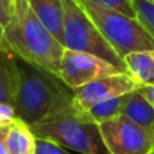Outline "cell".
I'll list each match as a JSON object with an SVG mask.
<instances>
[{
    "mask_svg": "<svg viewBox=\"0 0 154 154\" xmlns=\"http://www.w3.org/2000/svg\"><path fill=\"white\" fill-rule=\"evenodd\" d=\"M15 119H18L15 108L10 104L0 102V127H6Z\"/></svg>",
    "mask_w": 154,
    "mask_h": 154,
    "instance_id": "cell-18",
    "label": "cell"
},
{
    "mask_svg": "<svg viewBox=\"0 0 154 154\" xmlns=\"http://www.w3.org/2000/svg\"><path fill=\"white\" fill-rule=\"evenodd\" d=\"M132 3L138 22L154 38V0H132Z\"/></svg>",
    "mask_w": 154,
    "mask_h": 154,
    "instance_id": "cell-15",
    "label": "cell"
},
{
    "mask_svg": "<svg viewBox=\"0 0 154 154\" xmlns=\"http://www.w3.org/2000/svg\"><path fill=\"white\" fill-rule=\"evenodd\" d=\"M64 48L96 55L128 72L124 59L112 48L106 38L76 0H63Z\"/></svg>",
    "mask_w": 154,
    "mask_h": 154,
    "instance_id": "cell-4",
    "label": "cell"
},
{
    "mask_svg": "<svg viewBox=\"0 0 154 154\" xmlns=\"http://www.w3.org/2000/svg\"><path fill=\"white\" fill-rule=\"evenodd\" d=\"M7 127V125H6ZM6 127H0V154H10L7 150L6 140H4V134H6Z\"/></svg>",
    "mask_w": 154,
    "mask_h": 154,
    "instance_id": "cell-21",
    "label": "cell"
},
{
    "mask_svg": "<svg viewBox=\"0 0 154 154\" xmlns=\"http://www.w3.org/2000/svg\"><path fill=\"white\" fill-rule=\"evenodd\" d=\"M102 139L111 154H150L154 149V131L143 128L124 115L100 123Z\"/></svg>",
    "mask_w": 154,
    "mask_h": 154,
    "instance_id": "cell-6",
    "label": "cell"
},
{
    "mask_svg": "<svg viewBox=\"0 0 154 154\" xmlns=\"http://www.w3.org/2000/svg\"><path fill=\"white\" fill-rule=\"evenodd\" d=\"M120 113L140 127L154 131V106L139 90L125 94Z\"/></svg>",
    "mask_w": 154,
    "mask_h": 154,
    "instance_id": "cell-12",
    "label": "cell"
},
{
    "mask_svg": "<svg viewBox=\"0 0 154 154\" xmlns=\"http://www.w3.org/2000/svg\"><path fill=\"white\" fill-rule=\"evenodd\" d=\"M93 2H96L104 8L112 10V11L120 12L125 17L137 19V11H135L132 0H93Z\"/></svg>",
    "mask_w": 154,
    "mask_h": 154,
    "instance_id": "cell-16",
    "label": "cell"
},
{
    "mask_svg": "<svg viewBox=\"0 0 154 154\" xmlns=\"http://www.w3.org/2000/svg\"><path fill=\"white\" fill-rule=\"evenodd\" d=\"M27 2H30V0H27Z\"/></svg>",
    "mask_w": 154,
    "mask_h": 154,
    "instance_id": "cell-25",
    "label": "cell"
},
{
    "mask_svg": "<svg viewBox=\"0 0 154 154\" xmlns=\"http://www.w3.org/2000/svg\"><path fill=\"white\" fill-rule=\"evenodd\" d=\"M12 10H14L12 0H0V25L3 29L11 19Z\"/></svg>",
    "mask_w": 154,
    "mask_h": 154,
    "instance_id": "cell-19",
    "label": "cell"
},
{
    "mask_svg": "<svg viewBox=\"0 0 154 154\" xmlns=\"http://www.w3.org/2000/svg\"><path fill=\"white\" fill-rule=\"evenodd\" d=\"M18 89L14 108L18 119L35 124L72 104L74 90L56 74L18 56Z\"/></svg>",
    "mask_w": 154,
    "mask_h": 154,
    "instance_id": "cell-2",
    "label": "cell"
},
{
    "mask_svg": "<svg viewBox=\"0 0 154 154\" xmlns=\"http://www.w3.org/2000/svg\"><path fill=\"white\" fill-rule=\"evenodd\" d=\"M142 85L128 72H119L89 82L74 89L72 105L79 111H89L93 105L115 97L125 96L134 90H139Z\"/></svg>",
    "mask_w": 154,
    "mask_h": 154,
    "instance_id": "cell-8",
    "label": "cell"
},
{
    "mask_svg": "<svg viewBox=\"0 0 154 154\" xmlns=\"http://www.w3.org/2000/svg\"><path fill=\"white\" fill-rule=\"evenodd\" d=\"M29 3L38 19L64 45L63 0H30Z\"/></svg>",
    "mask_w": 154,
    "mask_h": 154,
    "instance_id": "cell-10",
    "label": "cell"
},
{
    "mask_svg": "<svg viewBox=\"0 0 154 154\" xmlns=\"http://www.w3.org/2000/svg\"><path fill=\"white\" fill-rule=\"evenodd\" d=\"M34 154H71V153L68 151V149L63 147V146L52 142V140L37 138Z\"/></svg>",
    "mask_w": 154,
    "mask_h": 154,
    "instance_id": "cell-17",
    "label": "cell"
},
{
    "mask_svg": "<svg viewBox=\"0 0 154 154\" xmlns=\"http://www.w3.org/2000/svg\"><path fill=\"white\" fill-rule=\"evenodd\" d=\"M123 101H124V96L115 97V98L106 100V101H102V102H98V104L93 105V106L86 112L89 113V116H90L94 122L100 124V123L106 122V120L120 115Z\"/></svg>",
    "mask_w": 154,
    "mask_h": 154,
    "instance_id": "cell-14",
    "label": "cell"
},
{
    "mask_svg": "<svg viewBox=\"0 0 154 154\" xmlns=\"http://www.w3.org/2000/svg\"><path fill=\"white\" fill-rule=\"evenodd\" d=\"M139 91L150 101V104L154 106V86H142Z\"/></svg>",
    "mask_w": 154,
    "mask_h": 154,
    "instance_id": "cell-20",
    "label": "cell"
},
{
    "mask_svg": "<svg viewBox=\"0 0 154 154\" xmlns=\"http://www.w3.org/2000/svg\"><path fill=\"white\" fill-rule=\"evenodd\" d=\"M106 41L122 57L137 51L154 49V38L138 19L101 7L93 0H76Z\"/></svg>",
    "mask_w": 154,
    "mask_h": 154,
    "instance_id": "cell-5",
    "label": "cell"
},
{
    "mask_svg": "<svg viewBox=\"0 0 154 154\" xmlns=\"http://www.w3.org/2000/svg\"><path fill=\"white\" fill-rule=\"evenodd\" d=\"M123 59L128 74L135 81L142 86H154V49L131 52Z\"/></svg>",
    "mask_w": 154,
    "mask_h": 154,
    "instance_id": "cell-13",
    "label": "cell"
},
{
    "mask_svg": "<svg viewBox=\"0 0 154 154\" xmlns=\"http://www.w3.org/2000/svg\"><path fill=\"white\" fill-rule=\"evenodd\" d=\"M7 150L10 154H34L37 137L27 123L15 119L6 127L4 134Z\"/></svg>",
    "mask_w": 154,
    "mask_h": 154,
    "instance_id": "cell-11",
    "label": "cell"
},
{
    "mask_svg": "<svg viewBox=\"0 0 154 154\" xmlns=\"http://www.w3.org/2000/svg\"><path fill=\"white\" fill-rule=\"evenodd\" d=\"M153 153H154V149H153Z\"/></svg>",
    "mask_w": 154,
    "mask_h": 154,
    "instance_id": "cell-24",
    "label": "cell"
},
{
    "mask_svg": "<svg viewBox=\"0 0 154 154\" xmlns=\"http://www.w3.org/2000/svg\"><path fill=\"white\" fill-rule=\"evenodd\" d=\"M18 56L0 44V102L14 106L18 89Z\"/></svg>",
    "mask_w": 154,
    "mask_h": 154,
    "instance_id": "cell-9",
    "label": "cell"
},
{
    "mask_svg": "<svg viewBox=\"0 0 154 154\" xmlns=\"http://www.w3.org/2000/svg\"><path fill=\"white\" fill-rule=\"evenodd\" d=\"M14 10L3 29V45L20 59L59 75L64 45L37 18L27 0H12Z\"/></svg>",
    "mask_w": 154,
    "mask_h": 154,
    "instance_id": "cell-1",
    "label": "cell"
},
{
    "mask_svg": "<svg viewBox=\"0 0 154 154\" xmlns=\"http://www.w3.org/2000/svg\"><path fill=\"white\" fill-rule=\"evenodd\" d=\"M150 154H154V153H153V151H151V153H150Z\"/></svg>",
    "mask_w": 154,
    "mask_h": 154,
    "instance_id": "cell-23",
    "label": "cell"
},
{
    "mask_svg": "<svg viewBox=\"0 0 154 154\" xmlns=\"http://www.w3.org/2000/svg\"><path fill=\"white\" fill-rule=\"evenodd\" d=\"M119 72H124V71L102 57L86 52L64 49L59 76L68 87L74 90L94 79L115 75Z\"/></svg>",
    "mask_w": 154,
    "mask_h": 154,
    "instance_id": "cell-7",
    "label": "cell"
},
{
    "mask_svg": "<svg viewBox=\"0 0 154 154\" xmlns=\"http://www.w3.org/2000/svg\"><path fill=\"white\" fill-rule=\"evenodd\" d=\"M30 127L37 138L52 140L68 150L81 154H111L98 123L72 104Z\"/></svg>",
    "mask_w": 154,
    "mask_h": 154,
    "instance_id": "cell-3",
    "label": "cell"
},
{
    "mask_svg": "<svg viewBox=\"0 0 154 154\" xmlns=\"http://www.w3.org/2000/svg\"><path fill=\"white\" fill-rule=\"evenodd\" d=\"M0 44H3V35H2V33H0Z\"/></svg>",
    "mask_w": 154,
    "mask_h": 154,
    "instance_id": "cell-22",
    "label": "cell"
}]
</instances>
